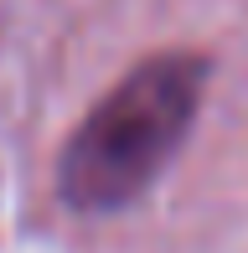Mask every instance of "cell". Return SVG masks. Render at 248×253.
<instances>
[{
  "label": "cell",
  "instance_id": "6da1fadb",
  "mask_svg": "<svg viewBox=\"0 0 248 253\" xmlns=\"http://www.w3.org/2000/svg\"><path fill=\"white\" fill-rule=\"evenodd\" d=\"M207 88V57L155 52L134 62L83 114L57 160V197L73 212H119L155 186L171 155L186 145Z\"/></svg>",
  "mask_w": 248,
  "mask_h": 253
}]
</instances>
